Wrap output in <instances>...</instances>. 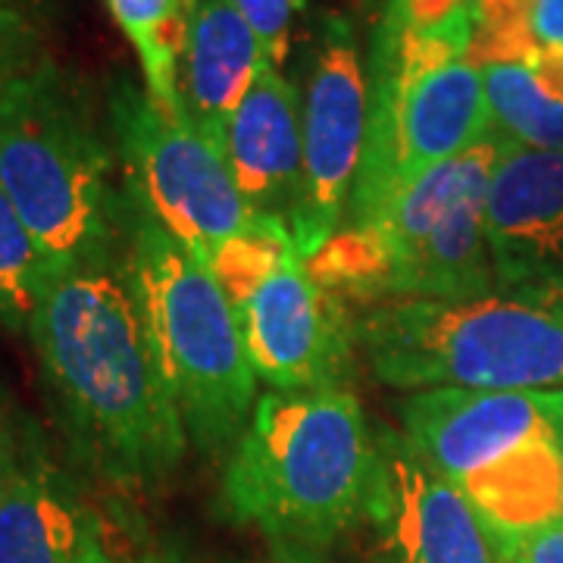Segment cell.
<instances>
[{
  "instance_id": "obj_1",
  "label": "cell",
  "mask_w": 563,
  "mask_h": 563,
  "mask_svg": "<svg viewBox=\"0 0 563 563\" xmlns=\"http://www.w3.org/2000/svg\"><path fill=\"white\" fill-rule=\"evenodd\" d=\"M79 454L117 483H157L185 457L188 429L120 266L63 269L29 325Z\"/></svg>"
},
{
  "instance_id": "obj_2",
  "label": "cell",
  "mask_w": 563,
  "mask_h": 563,
  "mask_svg": "<svg viewBox=\"0 0 563 563\" xmlns=\"http://www.w3.org/2000/svg\"><path fill=\"white\" fill-rule=\"evenodd\" d=\"M373 473L376 435L354 391H266L225 463L222 510L301 554L366 520Z\"/></svg>"
},
{
  "instance_id": "obj_3",
  "label": "cell",
  "mask_w": 563,
  "mask_h": 563,
  "mask_svg": "<svg viewBox=\"0 0 563 563\" xmlns=\"http://www.w3.org/2000/svg\"><path fill=\"white\" fill-rule=\"evenodd\" d=\"M0 188L60 273L120 266L125 188L76 81L47 57L0 88Z\"/></svg>"
},
{
  "instance_id": "obj_4",
  "label": "cell",
  "mask_w": 563,
  "mask_h": 563,
  "mask_svg": "<svg viewBox=\"0 0 563 563\" xmlns=\"http://www.w3.org/2000/svg\"><path fill=\"white\" fill-rule=\"evenodd\" d=\"M122 188L125 273L188 439L210 454L235 448L257 407V376L239 313L213 266L181 244L129 185Z\"/></svg>"
},
{
  "instance_id": "obj_5",
  "label": "cell",
  "mask_w": 563,
  "mask_h": 563,
  "mask_svg": "<svg viewBox=\"0 0 563 563\" xmlns=\"http://www.w3.org/2000/svg\"><path fill=\"white\" fill-rule=\"evenodd\" d=\"M354 335L391 388L563 391V307L551 303L510 295L369 303Z\"/></svg>"
},
{
  "instance_id": "obj_6",
  "label": "cell",
  "mask_w": 563,
  "mask_h": 563,
  "mask_svg": "<svg viewBox=\"0 0 563 563\" xmlns=\"http://www.w3.org/2000/svg\"><path fill=\"white\" fill-rule=\"evenodd\" d=\"M514 141L488 132L432 166L366 225L379 251V301H473L498 295L488 251V195Z\"/></svg>"
},
{
  "instance_id": "obj_7",
  "label": "cell",
  "mask_w": 563,
  "mask_h": 563,
  "mask_svg": "<svg viewBox=\"0 0 563 563\" xmlns=\"http://www.w3.org/2000/svg\"><path fill=\"white\" fill-rule=\"evenodd\" d=\"M110 129L125 185L201 261L213 266L222 247L254 225L225 154L185 117L163 113L132 81L120 79L110 91Z\"/></svg>"
},
{
  "instance_id": "obj_8",
  "label": "cell",
  "mask_w": 563,
  "mask_h": 563,
  "mask_svg": "<svg viewBox=\"0 0 563 563\" xmlns=\"http://www.w3.org/2000/svg\"><path fill=\"white\" fill-rule=\"evenodd\" d=\"M366 88V139L344 225L373 222L422 173L492 132L483 73L470 60L442 66L407 88Z\"/></svg>"
},
{
  "instance_id": "obj_9",
  "label": "cell",
  "mask_w": 563,
  "mask_h": 563,
  "mask_svg": "<svg viewBox=\"0 0 563 563\" xmlns=\"http://www.w3.org/2000/svg\"><path fill=\"white\" fill-rule=\"evenodd\" d=\"M366 69L354 25L322 13L307 47L301 95L303 203L295 244L310 261L347 220L366 139Z\"/></svg>"
},
{
  "instance_id": "obj_10",
  "label": "cell",
  "mask_w": 563,
  "mask_h": 563,
  "mask_svg": "<svg viewBox=\"0 0 563 563\" xmlns=\"http://www.w3.org/2000/svg\"><path fill=\"white\" fill-rule=\"evenodd\" d=\"M232 307L254 376L269 391L344 388L357 344L354 317L310 276L301 251H291Z\"/></svg>"
},
{
  "instance_id": "obj_11",
  "label": "cell",
  "mask_w": 563,
  "mask_h": 563,
  "mask_svg": "<svg viewBox=\"0 0 563 563\" xmlns=\"http://www.w3.org/2000/svg\"><path fill=\"white\" fill-rule=\"evenodd\" d=\"M366 520L398 563H495L473 504L395 432L376 435Z\"/></svg>"
},
{
  "instance_id": "obj_12",
  "label": "cell",
  "mask_w": 563,
  "mask_h": 563,
  "mask_svg": "<svg viewBox=\"0 0 563 563\" xmlns=\"http://www.w3.org/2000/svg\"><path fill=\"white\" fill-rule=\"evenodd\" d=\"M498 295L563 307V151L510 144L488 195Z\"/></svg>"
},
{
  "instance_id": "obj_13",
  "label": "cell",
  "mask_w": 563,
  "mask_h": 563,
  "mask_svg": "<svg viewBox=\"0 0 563 563\" xmlns=\"http://www.w3.org/2000/svg\"><path fill=\"white\" fill-rule=\"evenodd\" d=\"M404 439L461 488L548 429H563V391L422 388L401 404Z\"/></svg>"
},
{
  "instance_id": "obj_14",
  "label": "cell",
  "mask_w": 563,
  "mask_h": 563,
  "mask_svg": "<svg viewBox=\"0 0 563 563\" xmlns=\"http://www.w3.org/2000/svg\"><path fill=\"white\" fill-rule=\"evenodd\" d=\"M225 161L247 213L295 235L303 203L301 103L295 81L269 63L229 122Z\"/></svg>"
},
{
  "instance_id": "obj_15",
  "label": "cell",
  "mask_w": 563,
  "mask_h": 563,
  "mask_svg": "<svg viewBox=\"0 0 563 563\" xmlns=\"http://www.w3.org/2000/svg\"><path fill=\"white\" fill-rule=\"evenodd\" d=\"M266 66L263 47L235 0H195L179 63L185 120L225 154L229 122Z\"/></svg>"
},
{
  "instance_id": "obj_16",
  "label": "cell",
  "mask_w": 563,
  "mask_h": 563,
  "mask_svg": "<svg viewBox=\"0 0 563 563\" xmlns=\"http://www.w3.org/2000/svg\"><path fill=\"white\" fill-rule=\"evenodd\" d=\"M495 558L517 539L563 520V429H548L461 485Z\"/></svg>"
},
{
  "instance_id": "obj_17",
  "label": "cell",
  "mask_w": 563,
  "mask_h": 563,
  "mask_svg": "<svg viewBox=\"0 0 563 563\" xmlns=\"http://www.w3.org/2000/svg\"><path fill=\"white\" fill-rule=\"evenodd\" d=\"M98 520L44 470H22L0 488V563H81Z\"/></svg>"
},
{
  "instance_id": "obj_18",
  "label": "cell",
  "mask_w": 563,
  "mask_h": 563,
  "mask_svg": "<svg viewBox=\"0 0 563 563\" xmlns=\"http://www.w3.org/2000/svg\"><path fill=\"white\" fill-rule=\"evenodd\" d=\"M191 7L195 0H107L110 16L139 54L144 91L169 117H185L179 103V63Z\"/></svg>"
},
{
  "instance_id": "obj_19",
  "label": "cell",
  "mask_w": 563,
  "mask_h": 563,
  "mask_svg": "<svg viewBox=\"0 0 563 563\" xmlns=\"http://www.w3.org/2000/svg\"><path fill=\"white\" fill-rule=\"evenodd\" d=\"M483 73L492 129L517 147L563 151V98L532 69V63H488Z\"/></svg>"
},
{
  "instance_id": "obj_20",
  "label": "cell",
  "mask_w": 563,
  "mask_h": 563,
  "mask_svg": "<svg viewBox=\"0 0 563 563\" xmlns=\"http://www.w3.org/2000/svg\"><path fill=\"white\" fill-rule=\"evenodd\" d=\"M60 273L0 188V322L29 332L47 282Z\"/></svg>"
},
{
  "instance_id": "obj_21",
  "label": "cell",
  "mask_w": 563,
  "mask_h": 563,
  "mask_svg": "<svg viewBox=\"0 0 563 563\" xmlns=\"http://www.w3.org/2000/svg\"><path fill=\"white\" fill-rule=\"evenodd\" d=\"M310 0H235L247 25L261 41L263 57L279 69L291 47V22Z\"/></svg>"
},
{
  "instance_id": "obj_22",
  "label": "cell",
  "mask_w": 563,
  "mask_h": 563,
  "mask_svg": "<svg viewBox=\"0 0 563 563\" xmlns=\"http://www.w3.org/2000/svg\"><path fill=\"white\" fill-rule=\"evenodd\" d=\"M41 60L44 57L38 54L35 22L13 13H0V88L29 73Z\"/></svg>"
},
{
  "instance_id": "obj_23",
  "label": "cell",
  "mask_w": 563,
  "mask_h": 563,
  "mask_svg": "<svg viewBox=\"0 0 563 563\" xmlns=\"http://www.w3.org/2000/svg\"><path fill=\"white\" fill-rule=\"evenodd\" d=\"M501 563H563V520L542 526L498 554Z\"/></svg>"
},
{
  "instance_id": "obj_24",
  "label": "cell",
  "mask_w": 563,
  "mask_h": 563,
  "mask_svg": "<svg viewBox=\"0 0 563 563\" xmlns=\"http://www.w3.org/2000/svg\"><path fill=\"white\" fill-rule=\"evenodd\" d=\"M532 32L542 54H563V0H532Z\"/></svg>"
},
{
  "instance_id": "obj_25",
  "label": "cell",
  "mask_w": 563,
  "mask_h": 563,
  "mask_svg": "<svg viewBox=\"0 0 563 563\" xmlns=\"http://www.w3.org/2000/svg\"><path fill=\"white\" fill-rule=\"evenodd\" d=\"M81 563H163L157 554H135V558H129V554H113V548L110 542L103 539V529L98 523V532H95V539L88 544V554H85V561Z\"/></svg>"
},
{
  "instance_id": "obj_26",
  "label": "cell",
  "mask_w": 563,
  "mask_h": 563,
  "mask_svg": "<svg viewBox=\"0 0 563 563\" xmlns=\"http://www.w3.org/2000/svg\"><path fill=\"white\" fill-rule=\"evenodd\" d=\"M20 454H16V442H13V429L7 422L3 404H0V488L10 483L20 473Z\"/></svg>"
},
{
  "instance_id": "obj_27",
  "label": "cell",
  "mask_w": 563,
  "mask_h": 563,
  "mask_svg": "<svg viewBox=\"0 0 563 563\" xmlns=\"http://www.w3.org/2000/svg\"><path fill=\"white\" fill-rule=\"evenodd\" d=\"M44 0H0V13H13L22 20H32Z\"/></svg>"
},
{
  "instance_id": "obj_28",
  "label": "cell",
  "mask_w": 563,
  "mask_h": 563,
  "mask_svg": "<svg viewBox=\"0 0 563 563\" xmlns=\"http://www.w3.org/2000/svg\"><path fill=\"white\" fill-rule=\"evenodd\" d=\"M288 563H298V561H288Z\"/></svg>"
}]
</instances>
